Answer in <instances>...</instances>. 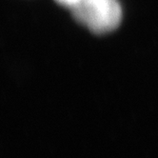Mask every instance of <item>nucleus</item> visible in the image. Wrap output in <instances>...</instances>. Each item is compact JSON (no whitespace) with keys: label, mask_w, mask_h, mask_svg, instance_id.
Instances as JSON below:
<instances>
[{"label":"nucleus","mask_w":158,"mask_h":158,"mask_svg":"<svg viewBox=\"0 0 158 158\" xmlns=\"http://www.w3.org/2000/svg\"><path fill=\"white\" fill-rule=\"evenodd\" d=\"M72 10L79 23L95 33L115 30L123 15L118 0H82Z\"/></svg>","instance_id":"1"},{"label":"nucleus","mask_w":158,"mask_h":158,"mask_svg":"<svg viewBox=\"0 0 158 158\" xmlns=\"http://www.w3.org/2000/svg\"><path fill=\"white\" fill-rule=\"evenodd\" d=\"M55 1L59 4H61L62 6L71 8L73 10L74 7H76L79 3H80L82 0H55Z\"/></svg>","instance_id":"2"}]
</instances>
